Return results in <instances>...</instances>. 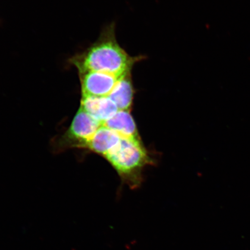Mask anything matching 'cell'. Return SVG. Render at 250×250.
I'll return each mask as SVG.
<instances>
[{
    "label": "cell",
    "instance_id": "obj_3",
    "mask_svg": "<svg viewBox=\"0 0 250 250\" xmlns=\"http://www.w3.org/2000/svg\"><path fill=\"white\" fill-rule=\"evenodd\" d=\"M83 97H107L121 77L89 71L80 74Z\"/></svg>",
    "mask_w": 250,
    "mask_h": 250
},
{
    "label": "cell",
    "instance_id": "obj_8",
    "mask_svg": "<svg viewBox=\"0 0 250 250\" xmlns=\"http://www.w3.org/2000/svg\"><path fill=\"white\" fill-rule=\"evenodd\" d=\"M103 125L114 130L121 137L139 139L135 122L129 111L119 110Z\"/></svg>",
    "mask_w": 250,
    "mask_h": 250
},
{
    "label": "cell",
    "instance_id": "obj_5",
    "mask_svg": "<svg viewBox=\"0 0 250 250\" xmlns=\"http://www.w3.org/2000/svg\"><path fill=\"white\" fill-rule=\"evenodd\" d=\"M102 124L119 111L117 105L108 97H83L81 107Z\"/></svg>",
    "mask_w": 250,
    "mask_h": 250
},
{
    "label": "cell",
    "instance_id": "obj_6",
    "mask_svg": "<svg viewBox=\"0 0 250 250\" xmlns=\"http://www.w3.org/2000/svg\"><path fill=\"white\" fill-rule=\"evenodd\" d=\"M134 89L131 72L123 75L108 96L119 110L129 111L133 104Z\"/></svg>",
    "mask_w": 250,
    "mask_h": 250
},
{
    "label": "cell",
    "instance_id": "obj_1",
    "mask_svg": "<svg viewBox=\"0 0 250 250\" xmlns=\"http://www.w3.org/2000/svg\"><path fill=\"white\" fill-rule=\"evenodd\" d=\"M143 58L132 57L122 48L115 36V24L112 23L103 30L96 42L82 54L74 56L70 62L79 74L93 71L121 77L131 72L134 65Z\"/></svg>",
    "mask_w": 250,
    "mask_h": 250
},
{
    "label": "cell",
    "instance_id": "obj_4",
    "mask_svg": "<svg viewBox=\"0 0 250 250\" xmlns=\"http://www.w3.org/2000/svg\"><path fill=\"white\" fill-rule=\"evenodd\" d=\"M102 125L80 108L68 131L67 138L78 146L86 147L87 143Z\"/></svg>",
    "mask_w": 250,
    "mask_h": 250
},
{
    "label": "cell",
    "instance_id": "obj_2",
    "mask_svg": "<svg viewBox=\"0 0 250 250\" xmlns=\"http://www.w3.org/2000/svg\"><path fill=\"white\" fill-rule=\"evenodd\" d=\"M122 177L135 182L143 167L149 162L147 152L140 139L121 137L117 147L105 157Z\"/></svg>",
    "mask_w": 250,
    "mask_h": 250
},
{
    "label": "cell",
    "instance_id": "obj_7",
    "mask_svg": "<svg viewBox=\"0 0 250 250\" xmlns=\"http://www.w3.org/2000/svg\"><path fill=\"white\" fill-rule=\"evenodd\" d=\"M121 140V137L117 133L102 125L87 143L86 147L105 157L117 147Z\"/></svg>",
    "mask_w": 250,
    "mask_h": 250
}]
</instances>
